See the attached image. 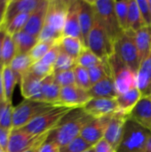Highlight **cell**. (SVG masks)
Segmentation results:
<instances>
[{
	"label": "cell",
	"mask_w": 151,
	"mask_h": 152,
	"mask_svg": "<svg viewBox=\"0 0 151 152\" xmlns=\"http://www.w3.org/2000/svg\"><path fill=\"white\" fill-rule=\"evenodd\" d=\"M33 64L34 62L28 53H18L12 61L10 67L20 81V77L29 70Z\"/></svg>",
	"instance_id": "cell-29"
},
{
	"label": "cell",
	"mask_w": 151,
	"mask_h": 152,
	"mask_svg": "<svg viewBox=\"0 0 151 152\" xmlns=\"http://www.w3.org/2000/svg\"><path fill=\"white\" fill-rule=\"evenodd\" d=\"M74 73H75L76 85L80 88L88 91L92 87L88 69L77 65L74 69Z\"/></svg>",
	"instance_id": "cell-39"
},
{
	"label": "cell",
	"mask_w": 151,
	"mask_h": 152,
	"mask_svg": "<svg viewBox=\"0 0 151 152\" xmlns=\"http://www.w3.org/2000/svg\"><path fill=\"white\" fill-rule=\"evenodd\" d=\"M127 118V116L117 111L111 116V118L106 128L104 139L116 150L117 149L121 142L125 124Z\"/></svg>",
	"instance_id": "cell-13"
},
{
	"label": "cell",
	"mask_w": 151,
	"mask_h": 152,
	"mask_svg": "<svg viewBox=\"0 0 151 152\" xmlns=\"http://www.w3.org/2000/svg\"><path fill=\"white\" fill-rule=\"evenodd\" d=\"M128 118L151 131V94L141 98L133 110L130 112Z\"/></svg>",
	"instance_id": "cell-19"
},
{
	"label": "cell",
	"mask_w": 151,
	"mask_h": 152,
	"mask_svg": "<svg viewBox=\"0 0 151 152\" xmlns=\"http://www.w3.org/2000/svg\"><path fill=\"white\" fill-rule=\"evenodd\" d=\"M29 15L30 13H21L12 18L6 25L3 26L6 33L11 36H13L16 33L22 31L29 18Z\"/></svg>",
	"instance_id": "cell-34"
},
{
	"label": "cell",
	"mask_w": 151,
	"mask_h": 152,
	"mask_svg": "<svg viewBox=\"0 0 151 152\" xmlns=\"http://www.w3.org/2000/svg\"><path fill=\"white\" fill-rule=\"evenodd\" d=\"M149 1V6H150V14H151V0H148Z\"/></svg>",
	"instance_id": "cell-54"
},
{
	"label": "cell",
	"mask_w": 151,
	"mask_h": 152,
	"mask_svg": "<svg viewBox=\"0 0 151 152\" xmlns=\"http://www.w3.org/2000/svg\"><path fill=\"white\" fill-rule=\"evenodd\" d=\"M37 152H61V146L53 141L46 140L39 148Z\"/></svg>",
	"instance_id": "cell-45"
},
{
	"label": "cell",
	"mask_w": 151,
	"mask_h": 152,
	"mask_svg": "<svg viewBox=\"0 0 151 152\" xmlns=\"http://www.w3.org/2000/svg\"><path fill=\"white\" fill-rule=\"evenodd\" d=\"M61 87L54 80L53 74L44 78L42 81L43 102L55 106L59 101Z\"/></svg>",
	"instance_id": "cell-24"
},
{
	"label": "cell",
	"mask_w": 151,
	"mask_h": 152,
	"mask_svg": "<svg viewBox=\"0 0 151 152\" xmlns=\"http://www.w3.org/2000/svg\"><path fill=\"white\" fill-rule=\"evenodd\" d=\"M150 135L151 131L150 129L130 118H127L125 124L123 136L117 151L144 152Z\"/></svg>",
	"instance_id": "cell-3"
},
{
	"label": "cell",
	"mask_w": 151,
	"mask_h": 152,
	"mask_svg": "<svg viewBox=\"0 0 151 152\" xmlns=\"http://www.w3.org/2000/svg\"><path fill=\"white\" fill-rule=\"evenodd\" d=\"M96 19V12L91 1H79V23L82 33V39L86 46L87 38ZM87 48V47H86Z\"/></svg>",
	"instance_id": "cell-16"
},
{
	"label": "cell",
	"mask_w": 151,
	"mask_h": 152,
	"mask_svg": "<svg viewBox=\"0 0 151 152\" xmlns=\"http://www.w3.org/2000/svg\"><path fill=\"white\" fill-rule=\"evenodd\" d=\"M63 37H72L82 39L79 23V1H69L68 14L63 28Z\"/></svg>",
	"instance_id": "cell-18"
},
{
	"label": "cell",
	"mask_w": 151,
	"mask_h": 152,
	"mask_svg": "<svg viewBox=\"0 0 151 152\" xmlns=\"http://www.w3.org/2000/svg\"><path fill=\"white\" fill-rule=\"evenodd\" d=\"M69 1H49L44 26L38 37V41L59 43L63 37V28L68 14Z\"/></svg>",
	"instance_id": "cell-2"
},
{
	"label": "cell",
	"mask_w": 151,
	"mask_h": 152,
	"mask_svg": "<svg viewBox=\"0 0 151 152\" xmlns=\"http://www.w3.org/2000/svg\"><path fill=\"white\" fill-rule=\"evenodd\" d=\"M110 118L111 116L101 118H93L84 127L79 136L92 145L96 144L99 141L104 138L105 131Z\"/></svg>",
	"instance_id": "cell-15"
},
{
	"label": "cell",
	"mask_w": 151,
	"mask_h": 152,
	"mask_svg": "<svg viewBox=\"0 0 151 152\" xmlns=\"http://www.w3.org/2000/svg\"><path fill=\"white\" fill-rule=\"evenodd\" d=\"M144 152H151V135L150 136V138H149V140L147 142V144H146Z\"/></svg>",
	"instance_id": "cell-51"
},
{
	"label": "cell",
	"mask_w": 151,
	"mask_h": 152,
	"mask_svg": "<svg viewBox=\"0 0 151 152\" xmlns=\"http://www.w3.org/2000/svg\"><path fill=\"white\" fill-rule=\"evenodd\" d=\"M93 119L83 109L70 110L59 126L51 131L47 139L63 147L78 137L84 127Z\"/></svg>",
	"instance_id": "cell-1"
},
{
	"label": "cell",
	"mask_w": 151,
	"mask_h": 152,
	"mask_svg": "<svg viewBox=\"0 0 151 152\" xmlns=\"http://www.w3.org/2000/svg\"><path fill=\"white\" fill-rule=\"evenodd\" d=\"M93 147L81 136L77 137L67 145L61 147V152H84Z\"/></svg>",
	"instance_id": "cell-40"
},
{
	"label": "cell",
	"mask_w": 151,
	"mask_h": 152,
	"mask_svg": "<svg viewBox=\"0 0 151 152\" xmlns=\"http://www.w3.org/2000/svg\"><path fill=\"white\" fill-rule=\"evenodd\" d=\"M55 106L45 102L25 99L13 107L12 129H20L42 114L51 110Z\"/></svg>",
	"instance_id": "cell-5"
},
{
	"label": "cell",
	"mask_w": 151,
	"mask_h": 152,
	"mask_svg": "<svg viewBox=\"0 0 151 152\" xmlns=\"http://www.w3.org/2000/svg\"><path fill=\"white\" fill-rule=\"evenodd\" d=\"M145 27L143 20L142 18L140 9L136 0H130L128 9V19H127V28L136 32Z\"/></svg>",
	"instance_id": "cell-28"
},
{
	"label": "cell",
	"mask_w": 151,
	"mask_h": 152,
	"mask_svg": "<svg viewBox=\"0 0 151 152\" xmlns=\"http://www.w3.org/2000/svg\"><path fill=\"white\" fill-rule=\"evenodd\" d=\"M95 152H117L115 148H113L104 138L99 141L93 145Z\"/></svg>",
	"instance_id": "cell-46"
},
{
	"label": "cell",
	"mask_w": 151,
	"mask_h": 152,
	"mask_svg": "<svg viewBox=\"0 0 151 152\" xmlns=\"http://www.w3.org/2000/svg\"><path fill=\"white\" fill-rule=\"evenodd\" d=\"M93 5L96 15L103 24L109 37L112 41L113 45L117 38L124 31L118 23L116 11L115 1L112 0H94L91 1Z\"/></svg>",
	"instance_id": "cell-8"
},
{
	"label": "cell",
	"mask_w": 151,
	"mask_h": 152,
	"mask_svg": "<svg viewBox=\"0 0 151 152\" xmlns=\"http://www.w3.org/2000/svg\"><path fill=\"white\" fill-rule=\"evenodd\" d=\"M86 47L101 60H106L114 53V45L97 15L87 38Z\"/></svg>",
	"instance_id": "cell-7"
},
{
	"label": "cell",
	"mask_w": 151,
	"mask_h": 152,
	"mask_svg": "<svg viewBox=\"0 0 151 152\" xmlns=\"http://www.w3.org/2000/svg\"><path fill=\"white\" fill-rule=\"evenodd\" d=\"M61 52V47L59 45V43L54 45L51 49L50 51L40 60L43 63L48 65V66H52L54 68V63L58 58V55Z\"/></svg>",
	"instance_id": "cell-43"
},
{
	"label": "cell",
	"mask_w": 151,
	"mask_h": 152,
	"mask_svg": "<svg viewBox=\"0 0 151 152\" xmlns=\"http://www.w3.org/2000/svg\"><path fill=\"white\" fill-rule=\"evenodd\" d=\"M134 38L141 62L145 60L151 52V27H143L134 32Z\"/></svg>",
	"instance_id": "cell-25"
},
{
	"label": "cell",
	"mask_w": 151,
	"mask_h": 152,
	"mask_svg": "<svg viewBox=\"0 0 151 152\" xmlns=\"http://www.w3.org/2000/svg\"><path fill=\"white\" fill-rule=\"evenodd\" d=\"M53 77H54V80L56 81V83L61 87H65V86L76 85L74 69L54 72Z\"/></svg>",
	"instance_id": "cell-41"
},
{
	"label": "cell",
	"mask_w": 151,
	"mask_h": 152,
	"mask_svg": "<svg viewBox=\"0 0 151 152\" xmlns=\"http://www.w3.org/2000/svg\"><path fill=\"white\" fill-rule=\"evenodd\" d=\"M28 72H30L31 74H33L34 76H36L41 79H44L54 73V68L52 66H48V65L43 63L41 61H39L35 62L31 66Z\"/></svg>",
	"instance_id": "cell-42"
},
{
	"label": "cell",
	"mask_w": 151,
	"mask_h": 152,
	"mask_svg": "<svg viewBox=\"0 0 151 152\" xmlns=\"http://www.w3.org/2000/svg\"><path fill=\"white\" fill-rule=\"evenodd\" d=\"M42 81L43 79L34 76L30 72L25 73L20 77V91L24 99L36 102H43L42 96Z\"/></svg>",
	"instance_id": "cell-14"
},
{
	"label": "cell",
	"mask_w": 151,
	"mask_h": 152,
	"mask_svg": "<svg viewBox=\"0 0 151 152\" xmlns=\"http://www.w3.org/2000/svg\"><path fill=\"white\" fill-rule=\"evenodd\" d=\"M69 110L70 109L64 107H54L51 110L37 117L28 125L20 129H23L24 131L34 135H40L50 133L59 126L62 118L68 114Z\"/></svg>",
	"instance_id": "cell-9"
},
{
	"label": "cell",
	"mask_w": 151,
	"mask_h": 152,
	"mask_svg": "<svg viewBox=\"0 0 151 152\" xmlns=\"http://www.w3.org/2000/svg\"><path fill=\"white\" fill-rule=\"evenodd\" d=\"M101 61L102 60H101L97 55H95L91 50L85 48L77 59V65L81 66L86 69H89L100 64Z\"/></svg>",
	"instance_id": "cell-36"
},
{
	"label": "cell",
	"mask_w": 151,
	"mask_h": 152,
	"mask_svg": "<svg viewBox=\"0 0 151 152\" xmlns=\"http://www.w3.org/2000/svg\"><path fill=\"white\" fill-rule=\"evenodd\" d=\"M76 66H77V60H75L74 58L67 54L65 52L61 50L58 58L54 63V72L74 69Z\"/></svg>",
	"instance_id": "cell-37"
},
{
	"label": "cell",
	"mask_w": 151,
	"mask_h": 152,
	"mask_svg": "<svg viewBox=\"0 0 151 152\" xmlns=\"http://www.w3.org/2000/svg\"><path fill=\"white\" fill-rule=\"evenodd\" d=\"M137 4L140 9V12L145 26L151 27V14L148 0H137Z\"/></svg>",
	"instance_id": "cell-44"
},
{
	"label": "cell",
	"mask_w": 151,
	"mask_h": 152,
	"mask_svg": "<svg viewBox=\"0 0 151 152\" xmlns=\"http://www.w3.org/2000/svg\"><path fill=\"white\" fill-rule=\"evenodd\" d=\"M130 0H120L115 1V11L120 28L125 31L127 28V19H128V9Z\"/></svg>",
	"instance_id": "cell-35"
},
{
	"label": "cell",
	"mask_w": 151,
	"mask_h": 152,
	"mask_svg": "<svg viewBox=\"0 0 151 152\" xmlns=\"http://www.w3.org/2000/svg\"><path fill=\"white\" fill-rule=\"evenodd\" d=\"M88 93L92 98L117 99L118 95L111 75L105 77L103 79L93 85L88 90Z\"/></svg>",
	"instance_id": "cell-21"
},
{
	"label": "cell",
	"mask_w": 151,
	"mask_h": 152,
	"mask_svg": "<svg viewBox=\"0 0 151 152\" xmlns=\"http://www.w3.org/2000/svg\"><path fill=\"white\" fill-rule=\"evenodd\" d=\"M40 146H41V145H40ZM40 146L34 147V148H32V149H30V150H28V151H27L25 152H37L38 151V148H39Z\"/></svg>",
	"instance_id": "cell-52"
},
{
	"label": "cell",
	"mask_w": 151,
	"mask_h": 152,
	"mask_svg": "<svg viewBox=\"0 0 151 152\" xmlns=\"http://www.w3.org/2000/svg\"><path fill=\"white\" fill-rule=\"evenodd\" d=\"M137 87L142 92V96L151 94V52L143 60L137 71Z\"/></svg>",
	"instance_id": "cell-22"
},
{
	"label": "cell",
	"mask_w": 151,
	"mask_h": 152,
	"mask_svg": "<svg viewBox=\"0 0 151 152\" xmlns=\"http://www.w3.org/2000/svg\"><path fill=\"white\" fill-rule=\"evenodd\" d=\"M59 45L61 51L65 52L75 60H77L81 53L86 48L82 39L72 37H63L60 40Z\"/></svg>",
	"instance_id": "cell-26"
},
{
	"label": "cell",
	"mask_w": 151,
	"mask_h": 152,
	"mask_svg": "<svg viewBox=\"0 0 151 152\" xmlns=\"http://www.w3.org/2000/svg\"><path fill=\"white\" fill-rule=\"evenodd\" d=\"M88 72H89L92 86L95 85L96 83H98L99 81H101V79H103L105 77L111 75L107 59L102 60V61L100 64L89 69Z\"/></svg>",
	"instance_id": "cell-33"
},
{
	"label": "cell",
	"mask_w": 151,
	"mask_h": 152,
	"mask_svg": "<svg viewBox=\"0 0 151 152\" xmlns=\"http://www.w3.org/2000/svg\"><path fill=\"white\" fill-rule=\"evenodd\" d=\"M0 152H4V151L1 147H0Z\"/></svg>",
	"instance_id": "cell-55"
},
{
	"label": "cell",
	"mask_w": 151,
	"mask_h": 152,
	"mask_svg": "<svg viewBox=\"0 0 151 152\" xmlns=\"http://www.w3.org/2000/svg\"><path fill=\"white\" fill-rule=\"evenodd\" d=\"M92 99L88 91L80 88L77 85L61 87L60 97L55 107H64L70 110L83 109Z\"/></svg>",
	"instance_id": "cell-11"
},
{
	"label": "cell",
	"mask_w": 151,
	"mask_h": 152,
	"mask_svg": "<svg viewBox=\"0 0 151 152\" xmlns=\"http://www.w3.org/2000/svg\"><path fill=\"white\" fill-rule=\"evenodd\" d=\"M18 54L16 45L14 43L12 36L6 33V36L3 42L2 47V61L4 67L10 66L15 56Z\"/></svg>",
	"instance_id": "cell-31"
},
{
	"label": "cell",
	"mask_w": 151,
	"mask_h": 152,
	"mask_svg": "<svg viewBox=\"0 0 151 152\" xmlns=\"http://www.w3.org/2000/svg\"><path fill=\"white\" fill-rule=\"evenodd\" d=\"M58 43L53 42H44V41H38V43L32 48V50L28 53L30 58L32 59L33 62L39 61L49 51L50 49Z\"/></svg>",
	"instance_id": "cell-38"
},
{
	"label": "cell",
	"mask_w": 151,
	"mask_h": 152,
	"mask_svg": "<svg viewBox=\"0 0 151 152\" xmlns=\"http://www.w3.org/2000/svg\"><path fill=\"white\" fill-rule=\"evenodd\" d=\"M18 53H28L38 43V38L25 31H20L12 36Z\"/></svg>",
	"instance_id": "cell-27"
},
{
	"label": "cell",
	"mask_w": 151,
	"mask_h": 152,
	"mask_svg": "<svg viewBox=\"0 0 151 152\" xmlns=\"http://www.w3.org/2000/svg\"><path fill=\"white\" fill-rule=\"evenodd\" d=\"M2 77H3V84H4V97L5 101L12 102L13 91L15 88V86L18 82H20L19 78L16 77L12 69L10 66L4 67L2 70Z\"/></svg>",
	"instance_id": "cell-30"
},
{
	"label": "cell",
	"mask_w": 151,
	"mask_h": 152,
	"mask_svg": "<svg viewBox=\"0 0 151 152\" xmlns=\"http://www.w3.org/2000/svg\"><path fill=\"white\" fill-rule=\"evenodd\" d=\"M42 0H10L4 25H6L12 18L21 13L33 12L41 4Z\"/></svg>",
	"instance_id": "cell-20"
},
{
	"label": "cell",
	"mask_w": 151,
	"mask_h": 152,
	"mask_svg": "<svg viewBox=\"0 0 151 152\" xmlns=\"http://www.w3.org/2000/svg\"><path fill=\"white\" fill-rule=\"evenodd\" d=\"M142 97V92L138 88H133L125 94L117 95L116 101L118 105V112L129 117L130 112Z\"/></svg>",
	"instance_id": "cell-23"
},
{
	"label": "cell",
	"mask_w": 151,
	"mask_h": 152,
	"mask_svg": "<svg viewBox=\"0 0 151 152\" xmlns=\"http://www.w3.org/2000/svg\"><path fill=\"white\" fill-rule=\"evenodd\" d=\"M13 107L12 102H0V126L12 130Z\"/></svg>",
	"instance_id": "cell-32"
},
{
	"label": "cell",
	"mask_w": 151,
	"mask_h": 152,
	"mask_svg": "<svg viewBox=\"0 0 151 152\" xmlns=\"http://www.w3.org/2000/svg\"><path fill=\"white\" fill-rule=\"evenodd\" d=\"M48 0H42L39 6L30 13L29 18L23 28V31L36 37L38 38L45 22L46 12L48 8Z\"/></svg>",
	"instance_id": "cell-17"
},
{
	"label": "cell",
	"mask_w": 151,
	"mask_h": 152,
	"mask_svg": "<svg viewBox=\"0 0 151 152\" xmlns=\"http://www.w3.org/2000/svg\"><path fill=\"white\" fill-rule=\"evenodd\" d=\"M107 61L118 95L133 88H138L137 73L127 67L115 53H112Z\"/></svg>",
	"instance_id": "cell-4"
},
{
	"label": "cell",
	"mask_w": 151,
	"mask_h": 152,
	"mask_svg": "<svg viewBox=\"0 0 151 152\" xmlns=\"http://www.w3.org/2000/svg\"><path fill=\"white\" fill-rule=\"evenodd\" d=\"M5 36H6V31L4 28V27L0 28V71H2L4 69V64L2 61V47H3V42H4Z\"/></svg>",
	"instance_id": "cell-49"
},
{
	"label": "cell",
	"mask_w": 151,
	"mask_h": 152,
	"mask_svg": "<svg viewBox=\"0 0 151 152\" xmlns=\"http://www.w3.org/2000/svg\"><path fill=\"white\" fill-rule=\"evenodd\" d=\"M84 152H95V151H94V148L92 147L91 149H89V150H87V151H85Z\"/></svg>",
	"instance_id": "cell-53"
},
{
	"label": "cell",
	"mask_w": 151,
	"mask_h": 152,
	"mask_svg": "<svg viewBox=\"0 0 151 152\" xmlns=\"http://www.w3.org/2000/svg\"><path fill=\"white\" fill-rule=\"evenodd\" d=\"M50 133L34 135L23 129H12L6 152H25L34 147L40 146L47 140Z\"/></svg>",
	"instance_id": "cell-10"
},
{
	"label": "cell",
	"mask_w": 151,
	"mask_h": 152,
	"mask_svg": "<svg viewBox=\"0 0 151 152\" xmlns=\"http://www.w3.org/2000/svg\"><path fill=\"white\" fill-rule=\"evenodd\" d=\"M5 101L4 97V84H3V77H2V71H0V102Z\"/></svg>",
	"instance_id": "cell-50"
},
{
	"label": "cell",
	"mask_w": 151,
	"mask_h": 152,
	"mask_svg": "<svg viewBox=\"0 0 151 152\" xmlns=\"http://www.w3.org/2000/svg\"><path fill=\"white\" fill-rule=\"evenodd\" d=\"M83 110L93 118H101L115 114L118 110V105L116 99L92 98Z\"/></svg>",
	"instance_id": "cell-12"
},
{
	"label": "cell",
	"mask_w": 151,
	"mask_h": 152,
	"mask_svg": "<svg viewBox=\"0 0 151 152\" xmlns=\"http://www.w3.org/2000/svg\"><path fill=\"white\" fill-rule=\"evenodd\" d=\"M11 132L12 130L0 126V147L4 151V152H6V150H7Z\"/></svg>",
	"instance_id": "cell-47"
},
{
	"label": "cell",
	"mask_w": 151,
	"mask_h": 152,
	"mask_svg": "<svg viewBox=\"0 0 151 152\" xmlns=\"http://www.w3.org/2000/svg\"><path fill=\"white\" fill-rule=\"evenodd\" d=\"M9 1L10 0H0V28H2L4 25Z\"/></svg>",
	"instance_id": "cell-48"
},
{
	"label": "cell",
	"mask_w": 151,
	"mask_h": 152,
	"mask_svg": "<svg viewBox=\"0 0 151 152\" xmlns=\"http://www.w3.org/2000/svg\"><path fill=\"white\" fill-rule=\"evenodd\" d=\"M114 53L131 69L137 73L141 64L134 32L125 30L114 42Z\"/></svg>",
	"instance_id": "cell-6"
}]
</instances>
